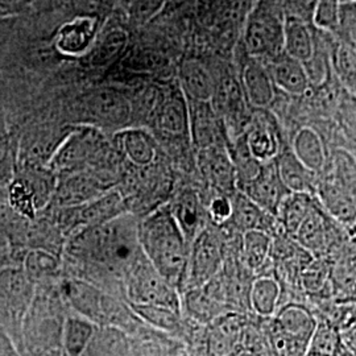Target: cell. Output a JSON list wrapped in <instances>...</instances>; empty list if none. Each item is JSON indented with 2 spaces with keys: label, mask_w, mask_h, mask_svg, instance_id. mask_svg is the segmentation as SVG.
<instances>
[{
  "label": "cell",
  "mask_w": 356,
  "mask_h": 356,
  "mask_svg": "<svg viewBox=\"0 0 356 356\" xmlns=\"http://www.w3.org/2000/svg\"><path fill=\"white\" fill-rule=\"evenodd\" d=\"M201 159L204 175L213 184L218 193L232 197L238 189V179L234 161L227 153L218 145L202 149Z\"/></svg>",
  "instance_id": "15"
},
{
  "label": "cell",
  "mask_w": 356,
  "mask_h": 356,
  "mask_svg": "<svg viewBox=\"0 0 356 356\" xmlns=\"http://www.w3.org/2000/svg\"><path fill=\"white\" fill-rule=\"evenodd\" d=\"M31 0H0V16L20 13L29 4Z\"/></svg>",
  "instance_id": "39"
},
{
  "label": "cell",
  "mask_w": 356,
  "mask_h": 356,
  "mask_svg": "<svg viewBox=\"0 0 356 356\" xmlns=\"http://www.w3.org/2000/svg\"><path fill=\"white\" fill-rule=\"evenodd\" d=\"M138 229L131 218L119 216L108 223L91 227L76 245L95 261L127 272L143 252Z\"/></svg>",
  "instance_id": "3"
},
{
  "label": "cell",
  "mask_w": 356,
  "mask_h": 356,
  "mask_svg": "<svg viewBox=\"0 0 356 356\" xmlns=\"http://www.w3.org/2000/svg\"><path fill=\"white\" fill-rule=\"evenodd\" d=\"M124 204L120 194L110 193L94 204H86L76 210V222L95 227L122 216Z\"/></svg>",
  "instance_id": "27"
},
{
  "label": "cell",
  "mask_w": 356,
  "mask_h": 356,
  "mask_svg": "<svg viewBox=\"0 0 356 356\" xmlns=\"http://www.w3.org/2000/svg\"><path fill=\"white\" fill-rule=\"evenodd\" d=\"M182 90L193 102H210L214 97V83L204 65L186 61L179 69Z\"/></svg>",
  "instance_id": "25"
},
{
  "label": "cell",
  "mask_w": 356,
  "mask_h": 356,
  "mask_svg": "<svg viewBox=\"0 0 356 356\" xmlns=\"http://www.w3.org/2000/svg\"><path fill=\"white\" fill-rule=\"evenodd\" d=\"M348 235H350L351 238L356 239V223L354 227H351V229H348Z\"/></svg>",
  "instance_id": "41"
},
{
  "label": "cell",
  "mask_w": 356,
  "mask_h": 356,
  "mask_svg": "<svg viewBox=\"0 0 356 356\" xmlns=\"http://www.w3.org/2000/svg\"><path fill=\"white\" fill-rule=\"evenodd\" d=\"M86 113L98 123L106 126L124 124L131 116L127 97L118 90H97L85 98Z\"/></svg>",
  "instance_id": "9"
},
{
  "label": "cell",
  "mask_w": 356,
  "mask_h": 356,
  "mask_svg": "<svg viewBox=\"0 0 356 356\" xmlns=\"http://www.w3.org/2000/svg\"><path fill=\"white\" fill-rule=\"evenodd\" d=\"M127 45V33L122 29H113L103 36L98 48L92 56V61L97 65L110 64Z\"/></svg>",
  "instance_id": "35"
},
{
  "label": "cell",
  "mask_w": 356,
  "mask_h": 356,
  "mask_svg": "<svg viewBox=\"0 0 356 356\" xmlns=\"http://www.w3.org/2000/svg\"><path fill=\"white\" fill-rule=\"evenodd\" d=\"M245 145L251 156L261 165L276 161L279 156L280 143L276 131L269 126L254 124L245 135Z\"/></svg>",
  "instance_id": "28"
},
{
  "label": "cell",
  "mask_w": 356,
  "mask_h": 356,
  "mask_svg": "<svg viewBox=\"0 0 356 356\" xmlns=\"http://www.w3.org/2000/svg\"><path fill=\"white\" fill-rule=\"evenodd\" d=\"M316 197L322 207L344 229L356 223V157L335 147L318 176Z\"/></svg>",
  "instance_id": "2"
},
{
  "label": "cell",
  "mask_w": 356,
  "mask_h": 356,
  "mask_svg": "<svg viewBox=\"0 0 356 356\" xmlns=\"http://www.w3.org/2000/svg\"><path fill=\"white\" fill-rule=\"evenodd\" d=\"M276 166L281 181L289 193H309L316 195L318 176L302 165L294 153L281 154Z\"/></svg>",
  "instance_id": "21"
},
{
  "label": "cell",
  "mask_w": 356,
  "mask_h": 356,
  "mask_svg": "<svg viewBox=\"0 0 356 356\" xmlns=\"http://www.w3.org/2000/svg\"><path fill=\"white\" fill-rule=\"evenodd\" d=\"M159 127L168 134L184 135L191 129V111L185 99L179 95L169 98L160 108Z\"/></svg>",
  "instance_id": "31"
},
{
  "label": "cell",
  "mask_w": 356,
  "mask_h": 356,
  "mask_svg": "<svg viewBox=\"0 0 356 356\" xmlns=\"http://www.w3.org/2000/svg\"><path fill=\"white\" fill-rule=\"evenodd\" d=\"M281 284L270 275H260L251 284L250 307L259 318H272L280 304Z\"/></svg>",
  "instance_id": "20"
},
{
  "label": "cell",
  "mask_w": 356,
  "mask_h": 356,
  "mask_svg": "<svg viewBox=\"0 0 356 356\" xmlns=\"http://www.w3.org/2000/svg\"><path fill=\"white\" fill-rule=\"evenodd\" d=\"M293 8H297V13L294 16H298L307 22V17L313 20L314 10L317 6V0H288Z\"/></svg>",
  "instance_id": "38"
},
{
  "label": "cell",
  "mask_w": 356,
  "mask_h": 356,
  "mask_svg": "<svg viewBox=\"0 0 356 356\" xmlns=\"http://www.w3.org/2000/svg\"><path fill=\"white\" fill-rule=\"evenodd\" d=\"M188 356H200V355H191V354H189V355Z\"/></svg>",
  "instance_id": "43"
},
{
  "label": "cell",
  "mask_w": 356,
  "mask_h": 356,
  "mask_svg": "<svg viewBox=\"0 0 356 356\" xmlns=\"http://www.w3.org/2000/svg\"><path fill=\"white\" fill-rule=\"evenodd\" d=\"M181 307L182 316L185 314L186 319L195 326H207L231 312L204 286L185 291L184 297H181Z\"/></svg>",
  "instance_id": "13"
},
{
  "label": "cell",
  "mask_w": 356,
  "mask_h": 356,
  "mask_svg": "<svg viewBox=\"0 0 356 356\" xmlns=\"http://www.w3.org/2000/svg\"><path fill=\"white\" fill-rule=\"evenodd\" d=\"M317 49L316 36L307 22L298 16L286 15L284 26V53L305 65L314 57Z\"/></svg>",
  "instance_id": "16"
},
{
  "label": "cell",
  "mask_w": 356,
  "mask_h": 356,
  "mask_svg": "<svg viewBox=\"0 0 356 356\" xmlns=\"http://www.w3.org/2000/svg\"><path fill=\"white\" fill-rule=\"evenodd\" d=\"M238 191L275 218H277L281 204L289 194L279 176L276 161L261 166L260 172L251 181L239 186Z\"/></svg>",
  "instance_id": "8"
},
{
  "label": "cell",
  "mask_w": 356,
  "mask_h": 356,
  "mask_svg": "<svg viewBox=\"0 0 356 356\" xmlns=\"http://www.w3.org/2000/svg\"><path fill=\"white\" fill-rule=\"evenodd\" d=\"M95 338V326L88 318L74 317L65 321L63 350L66 356H83Z\"/></svg>",
  "instance_id": "29"
},
{
  "label": "cell",
  "mask_w": 356,
  "mask_h": 356,
  "mask_svg": "<svg viewBox=\"0 0 356 356\" xmlns=\"http://www.w3.org/2000/svg\"><path fill=\"white\" fill-rule=\"evenodd\" d=\"M99 19L76 16L74 20L61 26L54 38L57 51L64 56L76 57L89 49L97 36Z\"/></svg>",
  "instance_id": "12"
},
{
  "label": "cell",
  "mask_w": 356,
  "mask_h": 356,
  "mask_svg": "<svg viewBox=\"0 0 356 356\" xmlns=\"http://www.w3.org/2000/svg\"><path fill=\"white\" fill-rule=\"evenodd\" d=\"M331 66L348 92L356 95V48L338 38L331 48Z\"/></svg>",
  "instance_id": "30"
},
{
  "label": "cell",
  "mask_w": 356,
  "mask_h": 356,
  "mask_svg": "<svg viewBox=\"0 0 356 356\" xmlns=\"http://www.w3.org/2000/svg\"><path fill=\"white\" fill-rule=\"evenodd\" d=\"M141 251L157 272L178 291H184L191 243L172 210L164 207L147 216L138 226Z\"/></svg>",
  "instance_id": "1"
},
{
  "label": "cell",
  "mask_w": 356,
  "mask_h": 356,
  "mask_svg": "<svg viewBox=\"0 0 356 356\" xmlns=\"http://www.w3.org/2000/svg\"><path fill=\"white\" fill-rule=\"evenodd\" d=\"M293 239L313 257L327 259L330 261L350 241V235L317 200Z\"/></svg>",
  "instance_id": "6"
},
{
  "label": "cell",
  "mask_w": 356,
  "mask_h": 356,
  "mask_svg": "<svg viewBox=\"0 0 356 356\" xmlns=\"http://www.w3.org/2000/svg\"><path fill=\"white\" fill-rule=\"evenodd\" d=\"M206 216L216 227L227 226L232 216V200L229 195L216 193L206 206Z\"/></svg>",
  "instance_id": "36"
},
{
  "label": "cell",
  "mask_w": 356,
  "mask_h": 356,
  "mask_svg": "<svg viewBox=\"0 0 356 356\" xmlns=\"http://www.w3.org/2000/svg\"><path fill=\"white\" fill-rule=\"evenodd\" d=\"M0 356H17L10 341L0 332Z\"/></svg>",
  "instance_id": "40"
},
{
  "label": "cell",
  "mask_w": 356,
  "mask_h": 356,
  "mask_svg": "<svg viewBox=\"0 0 356 356\" xmlns=\"http://www.w3.org/2000/svg\"><path fill=\"white\" fill-rule=\"evenodd\" d=\"M226 244L216 227L206 226L191 244L184 291L204 286L220 273L226 263Z\"/></svg>",
  "instance_id": "7"
},
{
  "label": "cell",
  "mask_w": 356,
  "mask_h": 356,
  "mask_svg": "<svg viewBox=\"0 0 356 356\" xmlns=\"http://www.w3.org/2000/svg\"><path fill=\"white\" fill-rule=\"evenodd\" d=\"M284 10L279 0H261L244 26V47L250 57L275 58L284 53Z\"/></svg>",
  "instance_id": "4"
},
{
  "label": "cell",
  "mask_w": 356,
  "mask_h": 356,
  "mask_svg": "<svg viewBox=\"0 0 356 356\" xmlns=\"http://www.w3.org/2000/svg\"><path fill=\"white\" fill-rule=\"evenodd\" d=\"M316 202L317 197L313 194L289 193L282 201L276 218L281 231L293 238L301 225L305 222Z\"/></svg>",
  "instance_id": "22"
},
{
  "label": "cell",
  "mask_w": 356,
  "mask_h": 356,
  "mask_svg": "<svg viewBox=\"0 0 356 356\" xmlns=\"http://www.w3.org/2000/svg\"><path fill=\"white\" fill-rule=\"evenodd\" d=\"M269 73L275 85L292 95H304L312 85L305 65L286 53H281L272 60Z\"/></svg>",
  "instance_id": "17"
},
{
  "label": "cell",
  "mask_w": 356,
  "mask_h": 356,
  "mask_svg": "<svg viewBox=\"0 0 356 356\" xmlns=\"http://www.w3.org/2000/svg\"><path fill=\"white\" fill-rule=\"evenodd\" d=\"M307 356H354L342 331L331 321L318 317V325L309 344Z\"/></svg>",
  "instance_id": "19"
},
{
  "label": "cell",
  "mask_w": 356,
  "mask_h": 356,
  "mask_svg": "<svg viewBox=\"0 0 356 356\" xmlns=\"http://www.w3.org/2000/svg\"><path fill=\"white\" fill-rule=\"evenodd\" d=\"M231 200L232 216L229 225L236 232H241L242 235L254 229L267 231L269 234H272V231L276 232V229L279 227L277 219L254 204L244 193L241 191H235Z\"/></svg>",
  "instance_id": "11"
},
{
  "label": "cell",
  "mask_w": 356,
  "mask_h": 356,
  "mask_svg": "<svg viewBox=\"0 0 356 356\" xmlns=\"http://www.w3.org/2000/svg\"><path fill=\"white\" fill-rule=\"evenodd\" d=\"M273 235L267 231H248L242 235L241 254L244 266L251 272L263 270L272 256Z\"/></svg>",
  "instance_id": "24"
},
{
  "label": "cell",
  "mask_w": 356,
  "mask_h": 356,
  "mask_svg": "<svg viewBox=\"0 0 356 356\" xmlns=\"http://www.w3.org/2000/svg\"><path fill=\"white\" fill-rule=\"evenodd\" d=\"M107 0H70L76 16L99 19Z\"/></svg>",
  "instance_id": "37"
},
{
  "label": "cell",
  "mask_w": 356,
  "mask_h": 356,
  "mask_svg": "<svg viewBox=\"0 0 356 356\" xmlns=\"http://www.w3.org/2000/svg\"><path fill=\"white\" fill-rule=\"evenodd\" d=\"M242 88L254 107H267L275 99V82L263 65L251 60L243 67Z\"/></svg>",
  "instance_id": "18"
},
{
  "label": "cell",
  "mask_w": 356,
  "mask_h": 356,
  "mask_svg": "<svg viewBox=\"0 0 356 356\" xmlns=\"http://www.w3.org/2000/svg\"><path fill=\"white\" fill-rule=\"evenodd\" d=\"M132 356H188L184 344L176 338H169L159 332L136 334L131 342Z\"/></svg>",
  "instance_id": "26"
},
{
  "label": "cell",
  "mask_w": 356,
  "mask_h": 356,
  "mask_svg": "<svg viewBox=\"0 0 356 356\" xmlns=\"http://www.w3.org/2000/svg\"><path fill=\"white\" fill-rule=\"evenodd\" d=\"M351 304H356V291L354 293V296H353V300H351Z\"/></svg>",
  "instance_id": "42"
},
{
  "label": "cell",
  "mask_w": 356,
  "mask_h": 356,
  "mask_svg": "<svg viewBox=\"0 0 356 356\" xmlns=\"http://www.w3.org/2000/svg\"><path fill=\"white\" fill-rule=\"evenodd\" d=\"M332 149H329L327 143L316 128L302 127L293 139L294 156L317 176L325 169Z\"/></svg>",
  "instance_id": "14"
},
{
  "label": "cell",
  "mask_w": 356,
  "mask_h": 356,
  "mask_svg": "<svg viewBox=\"0 0 356 356\" xmlns=\"http://www.w3.org/2000/svg\"><path fill=\"white\" fill-rule=\"evenodd\" d=\"M129 305L165 306L182 313L181 296L141 252L127 270Z\"/></svg>",
  "instance_id": "5"
},
{
  "label": "cell",
  "mask_w": 356,
  "mask_h": 356,
  "mask_svg": "<svg viewBox=\"0 0 356 356\" xmlns=\"http://www.w3.org/2000/svg\"><path fill=\"white\" fill-rule=\"evenodd\" d=\"M318 317L331 321L342 331L350 350L356 356V304H331L319 310Z\"/></svg>",
  "instance_id": "32"
},
{
  "label": "cell",
  "mask_w": 356,
  "mask_h": 356,
  "mask_svg": "<svg viewBox=\"0 0 356 356\" xmlns=\"http://www.w3.org/2000/svg\"><path fill=\"white\" fill-rule=\"evenodd\" d=\"M170 210L188 242L191 244L194 238L206 227L204 225V204L200 201L197 193L194 191L182 193Z\"/></svg>",
  "instance_id": "23"
},
{
  "label": "cell",
  "mask_w": 356,
  "mask_h": 356,
  "mask_svg": "<svg viewBox=\"0 0 356 356\" xmlns=\"http://www.w3.org/2000/svg\"><path fill=\"white\" fill-rule=\"evenodd\" d=\"M270 322L286 335L302 343L310 344L318 325V316L313 307L300 302H289L277 309Z\"/></svg>",
  "instance_id": "10"
},
{
  "label": "cell",
  "mask_w": 356,
  "mask_h": 356,
  "mask_svg": "<svg viewBox=\"0 0 356 356\" xmlns=\"http://www.w3.org/2000/svg\"><path fill=\"white\" fill-rule=\"evenodd\" d=\"M122 141L124 152L135 165H149L154 160L156 148L147 134L141 131H127Z\"/></svg>",
  "instance_id": "33"
},
{
  "label": "cell",
  "mask_w": 356,
  "mask_h": 356,
  "mask_svg": "<svg viewBox=\"0 0 356 356\" xmlns=\"http://www.w3.org/2000/svg\"><path fill=\"white\" fill-rule=\"evenodd\" d=\"M343 0H317L313 22L325 32L337 33L341 26Z\"/></svg>",
  "instance_id": "34"
}]
</instances>
